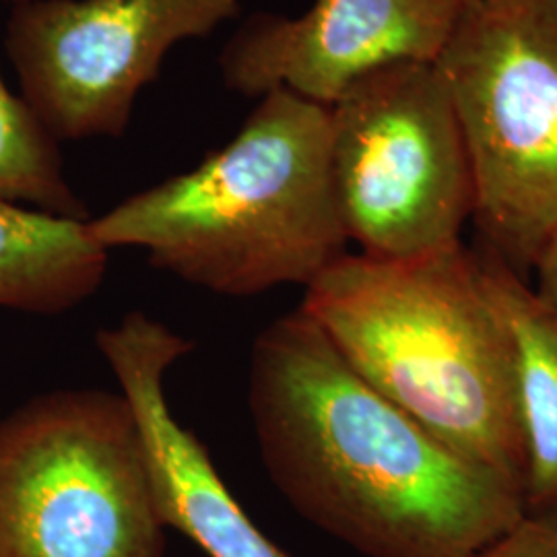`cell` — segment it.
<instances>
[{
    "label": "cell",
    "instance_id": "obj_1",
    "mask_svg": "<svg viewBox=\"0 0 557 557\" xmlns=\"http://www.w3.org/2000/svg\"><path fill=\"white\" fill-rule=\"evenodd\" d=\"M248 407L289 506L366 557H475L527 515L522 492L374 391L306 312L252 345Z\"/></svg>",
    "mask_w": 557,
    "mask_h": 557
},
{
    "label": "cell",
    "instance_id": "obj_2",
    "mask_svg": "<svg viewBox=\"0 0 557 557\" xmlns=\"http://www.w3.org/2000/svg\"><path fill=\"white\" fill-rule=\"evenodd\" d=\"M87 225L106 250L140 248L156 269L220 296L308 287L349 244L331 108L273 89L227 145Z\"/></svg>",
    "mask_w": 557,
    "mask_h": 557
},
{
    "label": "cell",
    "instance_id": "obj_3",
    "mask_svg": "<svg viewBox=\"0 0 557 557\" xmlns=\"http://www.w3.org/2000/svg\"><path fill=\"white\" fill-rule=\"evenodd\" d=\"M299 310L382 397L522 492L512 341L462 244L407 260L347 252L306 287Z\"/></svg>",
    "mask_w": 557,
    "mask_h": 557
},
{
    "label": "cell",
    "instance_id": "obj_4",
    "mask_svg": "<svg viewBox=\"0 0 557 557\" xmlns=\"http://www.w3.org/2000/svg\"><path fill=\"white\" fill-rule=\"evenodd\" d=\"M165 531L120 391H54L0 418V557H165Z\"/></svg>",
    "mask_w": 557,
    "mask_h": 557
},
{
    "label": "cell",
    "instance_id": "obj_5",
    "mask_svg": "<svg viewBox=\"0 0 557 557\" xmlns=\"http://www.w3.org/2000/svg\"><path fill=\"white\" fill-rule=\"evenodd\" d=\"M498 257L533 264L557 230V0L465 4L438 60Z\"/></svg>",
    "mask_w": 557,
    "mask_h": 557
},
{
    "label": "cell",
    "instance_id": "obj_6",
    "mask_svg": "<svg viewBox=\"0 0 557 557\" xmlns=\"http://www.w3.org/2000/svg\"><path fill=\"white\" fill-rule=\"evenodd\" d=\"M329 108L338 207L359 252L407 260L460 244L473 176L438 64L384 66Z\"/></svg>",
    "mask_w": 557,
    "mask_h": 557
},
{
    "label": "cell",
    "instance_id": "obj_7",
    "mask_svg": "<svg viewBox=\"0 0 557 557\" xmlns=\"http://www.w3.org/2000/svg\"><path fill=\"white\" fill-rule=\"evenodd\" d=\"M238 13L239 0H25L4 44L21 98L54 139L122 137L168 52Z\"/></svg>",
    "mask_w": 557,
    "mask_h": 557
},
{
    "label": "cell",
    "instance_id": "obj_8",
    "mask_svg": "<svg viewBox=\"0 0 557 557\" xmlns=\"http://www.w3.org/2000/svg\"><path fill=\"white\" fill-rule=\"evenodd\" d=\"M460 11L455 0H314L299 17L259 13L225 44L221 77L246 98L289 89L333 106L368 73L436 62Z\"/></svg>",
    "mask_w": 557,
    "mask_h": 557
},
{
    "label": "cell",
    "instance_id": "obj_9",
    "mask_svg": "<svg viewBox=\"0 0 557 557\" xmlns=\"http://www.w3.org/2000/svg\"><path fill=\"white\" fill-rule=\"evenodd\" d=\"M96 345L139 421L165 527L207 557H289L246 515L168 403L165 376L193 343L147 312H128L98 331Z\"/></svg>",
    "mask_w": 557,
    "mask_h": 557
},
{
    "label": "cell",
    "instance_id": "obj_10",
    "mask_svg": "<svg viewBox=\"0 0 557 557\" xmlns=\"http://www.w3.org/2000/svg\"><path fill=\"white\" fill-rule=\"evenodd\" d=\"M481 271L512 341L524 506L527 512H557V314L498 255L481 260Z\"/></svg>",
    "mask_w": 557,
    "mask_h": 557
},
{
    "label": "cell",
    "instance_id": "obj_11",
    "mask_svg": "<svg viewBox=\"0 0 557 557\" xmlns=\"http://www.w3.org/2000/svg\"><path fill=\"white\" fill-rule=\"evenodd\" d=\"M87 221L0 202V308L59 317L91 298L110 250Z\"/></svg>",
    "mask_w": 557,
    "mask_h": 557
},
{
    "label": "cell",
    "instance_id": "obj_12",
    "mask_svg": "<svg viewBox=\"0 0 557 557\" xmlns=\"http://www.w3.org/2000/svg\"><path fill=\"white\" fill-rule=\"evenodd\" d=\"M0 202L71 220H89L64 176L59 140L0 75Z\"/></svg>",
    "mask_w": 557,
    "mask_h": 557
},
{
    "label": "cell",
    "instance_id": "obj_13",
    "mask_svg": "<svg viewBox=\"0 0 557 557\" xmlns=\"http://www.w3.org/2000/svg\"><path fill=\"white\" fill-rule=\"evenodd\" d=\"M475 557H557V512H527Z\"/></svg>",
    "mask_w": 557,
    "mask_h": 557
},
{
    "label": "cell",
    "instance_id": "obj_14",
    "mask_svg": "<svg viewBox=\"0 0 557 557\" xmlns=\"http://www.w3.org/2000/svg\"><path fill=\"white\" fill-rule=\"evenodd\" d=\"M535 269V287L537 298L557 314V230L541 246L537 257L531 264Z\"/></svg>",
    "mask_w": 557,
    "mask_h": 557
},
{
    "label": "cell",
    "instance_id": "obj_15",
    "mask_svg": "<svg viewBox=\"0 0 557 557\" xmlns=\"http://www.w3.org/2000/svg\"><path fill=\"white\" fill-rule=\"evenodd\" d=\"M455 2H458V4H462V7H465V4H471V2H481V0H455Z\"/></svg>",
    "mask_w": 557,
    "mask_h": 557
},
{
    "label": "cell",
    "instance_id": "obj_16",
    "mask_svg": "<svg viewBox=\"0 0 557 557\" xmlns=\"http://www.w3.org/2000/svg\"><path fill=\"white\" fill-rule=\"evenodd\" d=\"M7 2H11V4H21V2H25V0H7Z\"/></svg>",
    "mask_w": 557,
    "mask_h": 557
}]
</instances>
